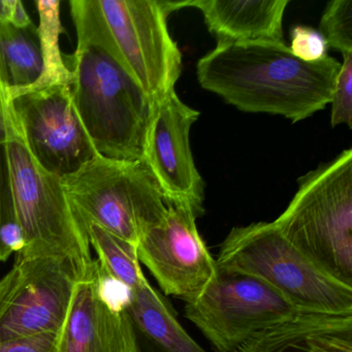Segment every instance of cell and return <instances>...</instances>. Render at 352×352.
<instances>
[{"mask_svg":"<svg viewBox=\"0 0 352 352\" xmlns=\"http://www.w3.org/2000/svg\"><path fill=\"white\" fill-rule=\"evenodd\" d=\"M341 63H306L279 41L217 43L197 63L199 85L247 113L296 123L331 104Z\"/></svg>","mask_w":352,"mask_h":352,"instance_id":"6da1fadb","label":"cell"},{"mask_svg":"<svg viewBox=\"0 0 352 352\" xmlns=\"http://www.w3.org/2000/svg\"><path fill=\"white\" fill-rule=\"evenodd\" d=\"M78 44L98 47L116 60L153 102L175 90L182 54L168 17L184 1L72 0Z\"/></svg>","mask_w":352,"mask_h":352,"instance_id":"7a4b0ae2","label":"cell"},{"mask_svg":"<svg viewBox=\"0 0 352 352\" xmlns=\"http://www.w3.org/2000/svg\"><path fill=\"white\" fill-rule=\"evenodd\" d=\"M71 61L72 98L94 149L106 157L142 160L149 98L98 47L78 44Z\"/></svg>","mask_w":352,"mask_h":352,"instance_id":"3957f363","label":"cell"},{"mask_svg":"<svg viewBox=\"0 0 352 352\" xmlns=\"http://www.w3.org/2000/svg\"><path fill=\"white\" fill-rule=\"evenodd\" d=\"M298 184L274 223L325 273L352 286V149L307 173Z\"/></svg>","mask_w":352,"mask_h":352,"instance_id":"277c9868","label":"cell"},{"mask_svg":"<svg viewBox=\"0 0 352 352\" xmlns=\"http://www.w3.org/2000/svg\"><path fill=\"white\" fill-rule=\"evenodd\" d=\"M5 145L16 220L22 234V248L16 256L56 257L84 269L94 259L85 226L67 199L61 178L34 160L13 108Z\"/></svg>","mask_w":352,"mask_h":352,"instance_id":"5b68a950","label":"cell"},{"mask_svg":"<svg viewBox=\"0 0 352 352\" xmlns=\"http://www.w3.org/2000/svg\"><path fill=\"white\" fill-rule=\"evenodd\" d=\"M216 263L220 271L265 282L298 310L352 312V286L315 265L274 222L232 228Z\"/></svg>","mask_w":352,"mask_h":352,"instance_id":"8992f818","label":"cell"},{"mask_svg":"<svg viewBox=\"0 0 352 352\" xmlns=\"http://www.w3.org/2000/svg\"><path fill=\"white\" fill-rule=\"evenodd\" d=\"M61 184L84 226L98 224L135 246L168 209L143 160L96 153L77 172L63 177Z\"/></svg>","mask_w":352,"mask_h":352,"instance_id":"52a82bcc","label":"cell"},{"mask_svg":"<svg viewBox=\"0 0 352 352\" xmlns=\"http://www.w3.org/2000/svg\"><path fill=\"white\" fill-rule=\"evenodd\" d=\"M277 290L256 278L220 271L185 316L218 352H234L249 338L298 312Z\"/></svg>","mask_w":352,"mask_h":352,"instance_id":"ba28073f","label":"cell"},{"mask_svg":"<svg viewBox=\"0 0 352 352\" xmlns=\"http://www.w3.org/2000/svg\"><path fill=\"white\" fill-rule=\"evenodd\" d=\"M84 269L56 257L16 256L0 279V343L41 333H59Z\"/></svg>","mask_w":352,"mask_h":352,"instance_id":"9c48e42d","label":"cell"},{"mask_svg":"<svg viewBox=\"0 0 352 352\" xmlns=\"http://www.w3.org/2000/svg\"><path fill=\"white\" fill-rule=\"evenodd\" d=\"M199 214L186 205H168L166 214L137 245L138 257L164 294L195 302L218 274L217 263L197 230Z\"/></svg>","mask_w":352,"mask_h":352,"instance_id":"30bf717a","label":"cell"},{"mask_svg":"<svg viewBox=\"0 0 352 352\" xmlns=\"http://www.w3.org/2000/svg\"><path fill=\"white\" fill-rule=\"evenodd\" d=\"M34 160L63 178L77 172L98 152L72 98L71 86L26 92L10 98Z\"/></svg>","mask_w":352,"mask_h":352,"instance_id":"8fae6325","label":"cell"},{"mask_svg":"<svg viewBox=\"0 0 352 352\" xmlns=\"http://www.w3.org/2000/svg\"><path fill=\"white\" fill-rule=\"evenodd\" d=\"M177 96L166 94L151 102L144 141L143 160L164 195L166 205H186L204 214L205 183L190 147V129L199 118Z\"/></svg>","mask_w":352,"mask_h":352,"instance_id":"7c38bea8","label":"cell"},{"mask_svg":"<svg viewBox=\"0 0 352 352\" xmlns=\"http://www.w3.org/2000/svg\"><path fill=\"white\" fill-rule=\"evenodd\" d=\"M111 281L92 259L78 278L56 352H141L127 311L129 290L113 294Z\"/></svg>","mask_w":352,"mask_h":352,"instance_id":"4fadbf2b","label":"cell"},{"mask_svg":"<svg viewBox=\"0 0 352 352\" xmlns=\"http://www.w3.org/2000/svg\"><path fill=\"white\" fill-rule=\"evenodd\" d=\"M234 352H352V312L298 310Z\"/></svg>","mask_w":352,"mask_h":352,"instance_id":"5bb4252c","label":"cell"},{"mask_svg":"<svg viewBox=\"0 0 352 352\" xmlns=\"http://www.w3.org/2000/svg\"><path fill=\"white\" fill-rule=\"evenodd\" d=\"M289 0H193L217 43L283 42L282 22Z\"/></svg>","mask_w":352,"mask_h":352,"instance_id":"9a60e30c","label":"cell"},{"mask_svg":"<svg viewBox=\"0 0 352 352\" xmlns=\"http://www.w3.org/2000/svg\"><path fill=\"white\" fill-rule=\"evenodd\" d=\"M127 311L135 329L160 352H207L183 329L173 307L147 278L129 290Z\"/></svg>","mask_w":352,"mask_h":352,"instance_id":"2e32d148","label":"cell"},{"mask_svg":"<svg viewBox=\"0 0 352 352\" xmlns=\"http://www.w3.org/2000/svg\"><path fill=\"white\" fill-rule=\"evenodd\" d=\"M30 30L0 24V61L3 86L10 96L36 83L42 74L40 44Z\"/></svg>","mask_w":352,"mask_h":352,"instance_id":"e0dca14e","label":"cell"},{"mask_svg":"<svg viewBox=\"0 0 352 352\" xmlns=\"http://www.w3.org/2000/svg\"><path fill=\"white\" fill-rule=\"evenodd\" d=\"M36 7L40 19L36 36L42 55V74L36 83L13 96H9L10 98L53 86H71L73 75L65 63L60 49V36L65 32L61 23V3L54 0H40L36 1Z\"/></svg>","mask_w":352,"mask_h":352,"instance_id":"ac0fdd59","label":"cell"},{"mask_svg":"<svg viewBox=\"0 0 352 352\" xmlns=\"http://www.w3.org/2000/svg\"><path fill=\"white\" fill-rule=\"evenodd\" d=\"M90 246L98 254L104 275L127 290L135 289L146 279L138 257L137 246L115 236L98 224L85 226Z\"/></svg>","mask_w":352,"mask_h":352,"instance_id":"d6986e66","label":"cell"},{"mask_svg":"<svg viewBox=\"0 0 352 352\" xmlns=\"http://www.w3.org/2000/svg\"><path fill=\"white\" fill-rule=\"evenodd\" d=\"M320 34L329 48L343 56L352 54V0H333L327 3L320 20Z\"/></svg>","mask_w":352,"mask_h":352,"instance_id":"ffe728a7","label":"cell"},{"mask_svg":"<svg viewBox=\"0 0 352 352\" xmlns=\"http://www.w3.org/2000/svg\"><path fill=\"white\" fill-rule=\"evenodd\" d=\"M331 98V126L352 124V54L345 55Z\"/></svg>","mask_w":352,"mask_h":352,"instance_id":"44dd1931","label":"cell"},{"mask_svg":"<svg viewBox=\"0 0 352 352\" xmlns=\"http://www.w3.org/2000/svg\"><path fill=\"white\" fill-rule=\"evenodd\" d=\"M13 222H17V220L14 207L7 150L3 144L0 145V261H7L11 254H13L3 244V230Z\"/></svg>","mask_w":352,"mask_h":352,"instance_id":"7402d4cb","label":"cell"},{"mask_svg":"<svg viewBox=\"0 0 352 352\" xmlns=\"http://www.w3.org/2000/svg\"><path fill=\"white\" fill-rule=\"evenodd\" d=\"M290 41V51L300 60L315 63L329 56V46L322 34L308 26L292 28Z\"/></svg>","mask_w":352,"mask_h":352,"instance_id":"603a6c76","label":"cell"},{"mask_svg":"<svg viewBox=\"0 0 352 352\" xmlns=\"http://www.w3.org/2000/svg\"><path fill=\"white\" fill-rule=\"evenodd\" d=\"M58 333H41L0 343V352H56Z\"/></svg>","mask_w":352,"mask_h":352,"instance_id":"cb8c5ba5","label":"cell"},{"mask_svg":"<svg viewBox=\"0 0 352 352\" xmlns=\"http://www.w3.org/2000/svg\"><path fill=\"white\" fill-rule=\"evenodd\" d=\"M0 24L22 30L32 28L30 15L20 0H0Z\"/></svg>","mask_w":352,"mask_h":352,"instance_id":"d4e9b609","label":"cell"},{"mask_svg":"<svg viewBox=\"0 0 352 352\" xmlns=\"http://www.w3.org/2000/svg\"><path fill=\"white\" fill-rule=\"evenodd\" d=\"M12 123V104L7 88L0 84V145L9 137Z\"/></svg>","mask_w":352,"mask_h":352,"instance_id":"484cf974","label":"cell"},{"mask_svg":"<svg viewBox=\"0 0 352 352\" xmlns=\"http://www.w3.org/2000/svg\"><path fill=\"white\" fill-rule=\"evenodd\" d=\"M0 84L3 86V67H1V61H0ZM3 87H5V86H3Z\"/></svg>","mask_w":352,"mask_h":352,"instance_id":"4316f807","label":"cell"}]
</instances>
